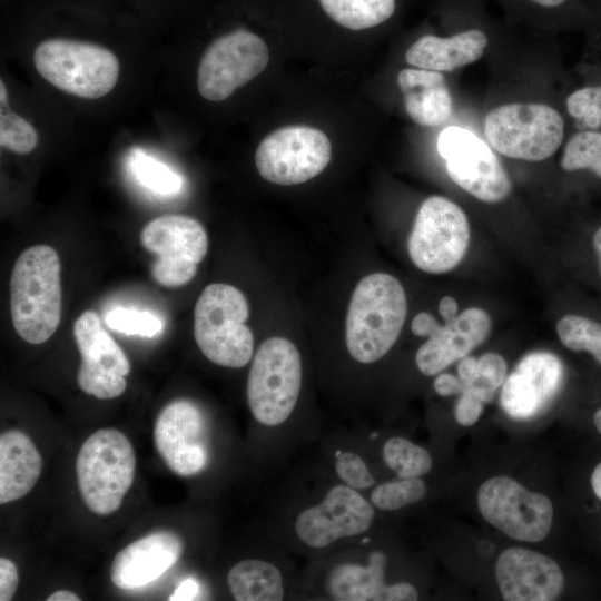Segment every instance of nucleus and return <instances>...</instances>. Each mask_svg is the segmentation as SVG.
Returning <instances> with one entry per match:
<instances>
[{"mask_svg":"<svg viewBox=\"0 0 601 601\" xmlns=\"http://www.w3.org/2000/svg\"><path fill=\"white\" fill-rule=\"evenodd\" d=\"M199 594V585L197 581L191 578L183 580L175 591L170 594L168 600L170 601H186L194 600Z\"/></svg>","mask_w":601,"mask_h":601,"instance_id":"obj_41","label":"nucleus"},{"mask_svg":"<svg viewBox=\"0 0 601 601\" xmlns=\"http://www.w3.org/2000/svg\"><path fill=\"white\" fill-rule=\"evenodd\" d=\"M184 544L171 531L145 535L115 556L110 579L120 589L142 588L167 572L180 558Z\"/></svg>","mask_w":601,"mask_h":601,"instance_id":"obj_19","label":"nucleus"},{"mask_svg":"<svg viewBox=\"0 0 601 601\" xmlns=\"http://www.w3.org/2000/svg\"><path fill=\"white\" fill-rule=\"evenodd\" d=\"M495 577L506 601L556 600L564 587L563 573L554 560L518 546L500 554Z\"/></svg>","mask_w":601,"mask_h":601,"instance_id":"obj_18","label":"nucleus"},{"mask_svg":"<svg viewBox=\"0 0 601 601\" xmlns=\"http://www.w3.org/2000/svg\"><path fill=\"white\" fill-rule=\"evenodd\" d=\"M19 582L16 564L9 559H0V600L9 601L13 598Z\"/></svg>","mask_w":601,"mask_h":601,"instance_id":"obj_38","label":"nucleus"},{"mask_svg":"<svg viewBox=\"0 0 601 601\" xmlns=\"http://www.w3.org/2000/svg\"><path fill=\"white\" fill-rule=\"evenodd\" d=\"M440 324L430 313L417 314L411 324L413 334L422 337H430Z\"/></svg>","mask_w":601,"mask_h":601,"instance_id":"obj_40","label":"nucleus"},{"mask_svg":"<svg viewBox=\"0 0 601 601\" xmlns=\"http://www.w3.org/2000/svg\"><path fill=\"white\" fill-rule=\"evenodd\" d=\"M469 240V220L462 208L445 197L431 196L416 214L407 249L417 268L441 274L463 259Z\"/></svg>","mask_w":601,"mask_h":601,"instance_id":"obj_8","label":"nucleus"},{"mask_svg":"<svg viewBox=\"0 0 601 601\" xmlns=\"http://www.w3.org/2000/svg\"><path fill=\"white\" fill-rule=\"evenodd\" d=\"M439 312L444 323H451L457 317V303L451 296H444L439 304Z\"/></svg>","mask_w":601,"mask_h":601,"instance_id":"obj_43","label":"nucleus"},{"mask_svg":"<svg viewBox=\"0 0 601 601\" xmlns=\"http://www.w3.org/2000/svg\"><path fill=\"white\" fill-rule=\"evenodd\" d=\"M506 372V362L501 355L486 353L479 359V374L475 380L495 391L504 383L508 376Z\"/></svg>","mask_w":601,"mask_h":601,"instance_id":"obj_36","label":"nucleus"},{"mask_svg":"<svg viewBox=\"0 0 601 601\" xmlns=\"http://www.w3.org/2000/svg\"><path fill=\"white\" fill-rule=\"evenodd\" d=\"M335 472L344 484L354 490H365L375 483L364 460L354 452L345 451L336 455Z\"/></svg>","mask_w":601,"mask_h":601,"instance_id":"obj_35","label":"nucleus"},{"mask_svg":"<svg viewBox=\"0 0 601 601\" xmlns=\"http://www.w3.org/2000/svg\"><path fill=\"white\" fill-rule=\"evenodd\" d=\"M331 155V141L323 131L308 126H287L260 141L255 165L259 175L270 183L296 185L321 174Z\"/></svg>","mask_w":601,"mask_h":601,"instance_id":"obj_10","label":"nucleus"},{"mask_svg":"<svg viewBox=\"0 0 601 601\" xmlns=\"http://www.w3.org/2000/svg\"><path fill=\"white\" fill-rule=\"evenodd\" d=\"M105 322L114 331L142 337H154L162 329V322L157 316L134 308H112L106 314Z\"/></svg>","mask_w":601,"mask_h":601,"instance_id":"obj_33","label":"nucleus"},{"mask_svg":"<svg viewBox=\"0 0 601 601\" xmlns=\"http://www.w3.org/2000/svg\"><path fill=\"white\" fill-rule=\"evenodd\" d=\"M60 259L48 245L27 248L10 278V313L17 334L29 344L52 336L61 318Z\"/></svg>","mask_w":601,"mask_h":601,"instance_id":"obj_1","label":"nucleus"},{"mask_svg":"<svg viewBox=\"0 0 601 601\" xmlns=\"http://www.w3.org/2000/svg\"><path fill=\"white\" fill-rule=\"evenodd\" d=\"M32 59L45 80L80 98L98 99L106 96L119 78L117 57L96 43L47 39L37 46Z\"/></svg>","mask_w":601,"mask_h":601,"instance_id":"obj_5","label":"nucleus"},{"mask_svg":"<svg viewBox=\"0 0 601 601\" xmlns=\"http://www.w3.org/2000/svg\"><path fill=\"white\" fill-rule=\"evenodd\" d=\"M439 155L450 178L485 203H497L511 191V181L492 149L465 128L451 126L439 134Z\"/></svg>","mask_w":601,"mask_h":601,"instance_id":"obj_13","label":"nucleus"},{"mask_svg":"<svg viewBox=\"0 0 601 601\" xmlns=\"http://www.w3.org/2000/svg\"><path fill=\"white\" fill-rule=\"evenodd\" d=\"M383 459L400 479L420 477L430 472L433 461L431 454L411 441L394 436L383 445Z\"/></svg>","mask_w":601,"mask_h":601,"instance_id":"obj_28","label":"nucleus"},{"mask_svg":"<svg viewBox=\"0 0 601 601\" xmlns=\"http://www.w3.org/2000/svg\"><path fill=\"white\" fill-rule=\"evenodd\" d=\"M593 247L597 253L599 272L601 276V227L593 235Z\"/></svg>","mask_w":601,"mask_h":601,"instance_id":"obj_46","label":"nucleus"},{"mask_svg":"<svg viewBox=\"0 0 601 601\" xmlns=\"http://www.w3.org/2000/svg\"><path fill=\"white\" fill-rule=\"evenodd\" d=\"M374 509L357 490L346 484L329 489L324 500L302 511L295 521L299 540L313 549H323L343 538L366 532Z\"/></svg>","mask_w":601,"mask_h":601,"instance_id":"obj_15","label":"nucleus"},{"mask_svg":"<svg viewBox=\"0 0 601 601\" xmlns=\"http://www.w3.org/2000/svg\"><path fill=\"white\" fill-rule=\"evenodd\" d=\"M140 243L157 256L151 275L165 287L189 283L208 250L205 228L185 215H164L150 220L140 233Z\"/></svg>","mask_w":601,"mask_h":601,"instance_id":"obj_9","label":"nucleus"},{"mask_svg":"<svg viewBox=\"0 0 601 601\" xmlns=\"http://www.w3.org/2000/svg\"><path fill=\"white\" fill-rule=\"evenodd\" d=\"M561 167L568 171L590 169L601 178V132L574 135L564 149Z\"/></svg>","mask_w":601,"mask_h":601,"instance_id":"obj_30","label":"nucleus"},{"mask_svg":"<svg viewBox=\"0 0 601 601\" xmlns=\"http://www.w3.org/2000/svg\"><path fill=\"white\" fill-rule=\"evenodd\" d=\"M407 312L401 283L386 273L364 277L355 287L346 317V345L364 364L382 358L396 342Z\"/></svg>","mask_w":601,"mask_h":601,"instance_id":"obj_2","label":"nucleus"},{"mask_svg":"<svg viewBox=\"0 0 601 601\" xmlns=\"http://www.w3.org/2000/svg\"><path fill=\"white\" fill-rule=\"evenodd\" d=\"M491 318L477 307L463 311L451 323L439 325L418 348L415 362L424 375H435L466 356L490 334Z\"/></svg>","mask_w":601,"mask_h":601,"instance_id":"obj_20","label":"nucleus"},{"mask_svg":"<svg viewBox=\"0 0 601 601\" xmlns=\"http://www.w3.org/2000/svg\"><path fill=\"white\" fill-rule=\"evenodd\" d=\"M426 494V485L418 477L400 479L376 486L372 494V504L383 511H395L420 502Z\"/></svg>","mask_w":601,"mask_h":601,"instance_id":"obj_31","label":"nucleus"},{"mask_svg":"<svg viewBox=\"0 0 601 601\" xmlns=\"http://www.w3.org/2000/svg\"><path fill=\"white\" fill-rule=\"evenodd\" d=\"M457 374L463 384L473 382L479 374V359L467 355L459 359Z\"/></svg>","mask_w":601,"mask_h":601,"instance_id":"obj_42","label":"nucleus"},{"mask_svg":"<svg viewBox=\"0 0 601 601\" xmlns=\"http://www.w3.org/2000/svg\"><path fill=\"white\" fill-rule=\"evenodd\" d=\"M0 104L1 108L8 107V92L3 80L0 81Z\"/></svg>","mask_w":601,"mask_h":601,"instance_id":"obj_48","label":"nucleus"},{"mask_svg":"<svg viewBox=\"0 0 601 601\" xmlns=\"http://www.w3.org/2000/svg\"><path fill=\"white\" fill-rule=\"evenodd\" d=\"M386 559L382 553L371 555L366 564L344 562L335 565L326 578V592L339 601H385Z\"/></svg>","mask_w":601,"mask_h":601,"instance_id":"obj_24","label":"nucleus"},{"mask_svg":"<svg viewBox=\"0 0 601 601\" xmlns=\"http://www.w3.org/2000/svg\"><path fill=\"white\" fill-rule=\"evenodd\" d=\"M47 601H80V598L68 590H58L47 598Z\"/></svg>","mask_w":601,"mask_h":601,"instance_id":"obj_44","label":"nucleus"},{"mask_svg":"<svg viewBox=\"0 0 601 601\" xmlns=\"http://www.w3.org/2000/svg\"><path fill=\"white\" fill-rule=\"evenodd\" d=\"M593 422L597 431L601 434V408L594 414Z\"/></svg>","mask_w":601,"mask_h":601,"instance_id":"obj_49","label":"nucleus"},{"mask_svg":"<svg viewBox=\"0 0 601 601\" xmlns=\"http://www.w3.org/2000/svg\"><path fill=\"white\" fill-rule=\"evenodd\" d=\"M227 583L237 601H279L284 598L279 569L264 560L239 561L229 570Z\"/></svg>","mask_w":601,"mask_h":601,"instance_id":"obj_25","label":"nucleus"},{"mask_svg":"<svg viewBox=\"0 0 601 601\" xmlns=\"http://www.w3.org/2000/svg\"><path fill=\"white\" fill-rule=\"evenodd\" d=\"M591 485L594 494L601 500V462L592 472Z\"/></svg>","mask_w":601,"mask_h":601,"instance_id":"obj_45","label":"nucleus"},{"mask_svg":"<svg viewBox=\"0 0 601 601\" xmlns=\"http://www.w3.org/2000/svg\"><path fill=\"white\" fill-rule=\"evenodd\" d=\"M529 1L540 7L551 9V8H556L565 3L568 0H529Z\"/></svg>","mask_w":601,"mask_h":601,"instance_id":"obj_47","label":"nucleus"},{"mask_svg":"<svg viewBox=\"0 0 601 601\" xmlns=\"http://www.w3.org/2000/svg\"><path fill=\"white\" fill-rule=\"evenodd\" d=\"M204 433L200 410L188 400H176L161 410L155 422V446L174 473L189 476L206 465Z\"/></svg>","mask_w":601,"mask_h":601,"instance_id":"obj_16","label":"nucleus"},{"mask_svg":"<svg viewBox=\"0 0 601 601\" xmlns=\"http://www.w3.org/2000/svg\"><path fill=\"white\" fill-rule=\"evenodd\" d=\"M397 83L407 115L427 127L444 124L452 114V97L442 73L427 69H403Z\"/></svg>","mask_w":601,"mask_h":601,"instance_id":"obj_22","label":"nucleus"},{"mask_svg":"<svg viewBox=\"0 0 601 601\" xmlns=\"http://www.w3.org/2000/svg\"><path fill=\"white\" fill-rule=\"evenodd\" d=\"M487 42L486 35L479 29L460 31L451 37L426 35L406 50L405 59L421 69L453 71L479 60Z\"/></svg>","mask_w":601,"mask_h":601,"instance_id":"obj_21","label":"nucleus"},{"mask_svg":"<svg viewBox=\"0 0 601 601\" xmlns=\"http://www.w3.org/2000/svg\"><path fill=\"white\" fill-rule=\"evenodd\" d=\"M302 385V361L296 346L270 337L257 349L247 378V402L254 418L278 426L292 414Z\"/></svg>","mask_w":601,"mask_h":601,"instance_id":"obj_6","label":"nucleus"},{"mask_svg":"<svg viewBox=\"0 0 601 601\" xmlns=\"http://www.w3.org/2000/svg\"><path fill=\"white\" fill-rule=\"evenodd\" d=\"M42 459L30 437L9 430L0 436V503L16 501L36 485Z\"/></svg>","mask_w":601,"mask_h":601,"instance_id":"obj_23","label":"nucleus"},{"mask_svg":"<svg viewBox=\"0 0 601 601\" xmlns=\"http://www.w3.org/2000/svg\"><path fill=\"white\" fill-rule=\"evenodd\" d=\"M249 307L236 287L215 283L200 294L194 311V336L201 353L214 364L240 368L254 351L252 331L245 325Z\"/></svg>","mask_w":601,"mask_h":601,"instance_id":"obj_3","label":"nucleus"},{"mask_svg":"<svg viewBox=\"0 0 601 601\" xmlns=\"http://www.w3.org/2000/svg\"><path fill=\"white\" fill-rule=\"evenodd\" d=\"M73 336L81 355L77 373L79 387L89 395L107 400L121 395L130 363L120 346L105 331L99 316L83 312L75 322Z\"/></svg>","mask_w":601,"mask_h":601,"instance_id":"obj_14","label":"nucleus"},{"mask_svg":"<svg viewBox=\"0 0 601 601\" xmlns=\"http://www.w3.org/2000/svg\"><path fill=\"white\" fill-rule=\"evenodd\" d=\"M569 114L582 118L590 128L601 126V86L585 87L571 93L566 100Z\"/></svg>","mask_w":601,"mask_h":601,"instance_id":"obj_34","label":"nucleus"},{"mask_svg":"<svg viewBox=\"0 0 601 601\" xmlns=\"http://www.w3.org/2000/svg\"><path fill=\"white\" fill-rule=\"evenodd\" d=\"M484 135L490 146L506 157L541 161L561 146L564 122L550 106L509 104L486 115Z\"/></svg>","mask_w":601,"mask_h":601,"instance_id":"obj_7","label":"nucleus"},{"mask_svg":"<svg viewBox=\"0 0 601 601\" xmlns=\"http://www.w3.org/2000/svg\"><path fill=\"white\" fill-rule=\"evenodd\" d=\"M563 365L550 352L525 355L502 384L500 403L511 418L531 420L541 414L560 390Z\"/></svg>","mask_w":601,"mask_h":601,"instance_id":"obj_17","label":"nucleus"},{"mask_svg":"<svg viewBox=\"0 0 601 601\" xmlns=\"http://www.w3.org/2000/svg\"><path fill=\"white\" fill-rule=\"evenodd\" d=\"M127 166L136 181L154 194L173 196L183 189V178L179 174L139 148L130 151Z\"/></svg>","mask_w":601,"mask_h":601,"instance_id":"obj_27","label":"nucleus"},{"mask_svg":"<svg viewBox=\"0 0 601 601\" xmlns=\"http://www.w3.org/2000/svg\"><path fill=\"white\" fill-rule=\"evenodd\" d=\"M556 332L562 344L571 351H587L601 364V324L579 315L559 319Z\"/></svg>","mask_w":601,"mask_h":601,"instance_id":"obj_29","label":"nucleus"},{"mask_svg":"<svg viewBox=\"0 0 601 601\" xmlns=\"http://www.w3.org/2000/svg\"><path fill=\"white\" fill-rule=\"evenodd\" d=\"M38 144L33 126L7 108L0 112V146L16 154H29Z\"/></svg>","mask_w":601,"mask_h":601,"instance_id":"obj_32","label":"nucleus"},{"mask_svg":"<svg viewBox=\"0 0 601 601\" xmlns=\"http://www.w3.org/2000/svg\"><path fill=\"white\" fill-rule=\"evenodd\" d=\"M268 60V47L259 36L246 30L221 36L199 61L198 91L209 101L225 100L265 70Z\"/></svg>","mask_w":601,"mask_h":601,"instance_id":"obj_11","label":"nucleus"},{"mask_svg":"<svg viewBox=\"0 0 601 601\" xmlns=\"http://www.w3.org/2000/svg\"><path fill=\"white\" fill-rule=\"evenodd\" d=\"M319 3L331 19L351 30L383 23L396 7L395 0H319Z\"/></svg>","mask_w":601,"mask_h":601,"instance_id":"obj_26","label":"nucleus"},{"mask_svg":"<svg viewBox=\"0 0 601 601\" xmlns=\"http://www.w3.org/2000/svg\"><path fill=\"white\" fill-rule=\"evenodd\" d=\"M477 505L490 524L514 540L539 542L551 530L553 506L550 499L528 491L510 477L486 480L479 489Z\"/></svg>","mask_w":601,"mask_h":601,"instance_id":"obj_12","label":"nucleus"},{"mask_svg":"<svg viewBox=\"0 0 601 601\" xmlns=\"http://www.w3.org/2000/svg\"><path fill=\"white\" fill-rule=\"evenodd\" d=\"M484 402L472 391L462 388L454 415L460 425L471 426L476 423L483 412Z\"/></svg>","mask_w":601,"mask_h":601,"instance_id":"obj_37","label":"nucleus"},{"mask_svg":"<svg viewBox=\"0 0 601 601\" xmlns=\"http://www.w3.org/2000/svg\"><path fill=\"white\" fill-rule=\"evenodd\" d=\"M462 386L463 384L461 380L450 373L437 375L433 383L435 392L441 396H450L461 393Z\"/></svg>","mask_w":601,"mask_h":601,"instance_id":"obj_39","label":"nucleus"},{"mask_svg":"<svg viewBox=\"0 0 601 601\" xmlns=\"http://www.w3.org/2000/svg\"><path fill=\"white\" fill-rule=\"evenodd\" d=\"M136 470V454L125 434L101 428L81 445L76 472L78 487L87 508L107 515L120 508Z\"/></svg>","mask_w":601,"mask_h":601,"instance_id":"obj_4","label":"nucleus"}]
</instances>
